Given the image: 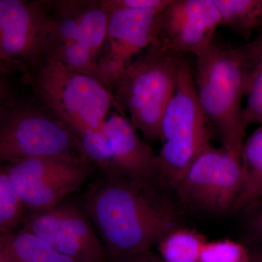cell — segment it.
Instances as JSON below:
<instances>
[{
	"label": "cell",
	"mask_w": 262,
	"mask_h": 262,
	"mask_svg": "<svg viewBox=\"0 0 262 262\" xmlns=\"http://www.w3.org/2000/svg\"><path fill=\"white\" fill-rule=\"evenodd\" d=\"M84 212L113 258L145 254L181 228L175 207L151 182L116 173H105L91 187Z\"/></svg>",
	"instance_id": "1"
},
{
	"label": "cell",
	"mask_w": 262,
	"mask_h": 262,
	"mask_svg": "<svg viewBox=\"0 0 262 262\" xmlns=\"http://www.w3.org/2000/svg\"><path fill=\"white\" fill-rule=\"evenodd\" d=\"M196 57L194 80L199 102L222 146L241 155L246 128L241 103L247 79L242 52L213 41Z\"/></svg>",
	"instance_id": "2"
},
{
	"label": "cell",
	"mask_w": 262,
	"mask_h": 262,
	"mask_svg": "<svg viewBox=\"0 0 262 262\" xmlns=\"http://www.w3.org/2000/svg\"><path fill=\"white\" fill-rule=\"evenodd\" d=\"M209 120L196 96L190 65L179 58L173 96L160 125L159 177L176 188L189 165L206 149L211 139Z\"/></svg>",
	"instance_id": "3"
},
{
	"label": "cell",
	"mask_w": 262,
	"mask_h": 262,
	"mask_svg": "<svg viewBox=\"0 0 262 262\" xmlns=\"http://www.w3.org/2000/svg\"><path fill=\"white\" fill-rule=\"evenodd\" d=\"M179 58L153 45L127 67L112 91L146 140H160L162 118L175 91Z\"/></svg>",
	"instance_id": "4"
},
{
	"label": "cell",
	"mask_w": 262,
	"mask_h": 262,
	"mask_svg": "<svg viewBox=\"0 0 262 262\" xmlns=\"http://www.w3.org/2000/svg\"><path fill=\"white\" fill-rule=\"evenodd\" d=\"M52 5V29L42 54L46 60L99 80V61L107 32L106 3L73 0Z\"/></svg>",
	"instance_id": "5"
},
{
	"label": "cell",
	"mask_w": 262,
	"mask_h": 262,
	"mask_svg": "<svg viewBox=\"0 0 262 262\" xmlns=\"http://www.w3.org/2000/svg\"><path fill=\"white\" fill-rule=\"evenodd\" d=\"M37 79L44 102L80 139L102 128L115 101L101 81L51 60L42 63Z\"/></svg>",
	"instance_id": "6"
},
{
	"label": "cell",
	"mask_w": 262,
	"mask_h": 262,
	"mask_svg": "<svg viewBox=\"0 0 262 262\" xmlns=\"http://www.w3.org/2000/svg\"><path fill=\"white\" fill-rule=\"evenodd\" d=\"M89 160L81 158H33L4 165L24 208L33 212L59 206L78 190L91 173Z\"/></svg>",
	"instance_id": "7"
},
{
	"label": "cell",
	"mask_w": 262,
	"mask_h": 262,
	"mask_svg": "<svg viewBox=\"0 0 262 262\" xmlns=\"http://www.w3.org/2000/svg\"><path fill=\"white\" fill-rule=\"evenodd\" d=\"M243 183L241 155L223 146H208L176 187L183 203L209 213L232 211Z\"/></svg>",
	"instance_id": "8"
},
{
	"label": "cell",
	"mask_w": 262,
	"mask_h": 262,
	"mask_svg": "<svg viewBox=\"0 0 262 262\" xmlns=\"http://www.w3.org/2000/svg\"><path fill=\"white\" fill-rule=\"evenodd\" d=\"M33 158L87 159L80 139L61 122L37 110L20 108L0 122V164Z\"/></svg>",
	"instance_id": "9"
},
{
	"label": "cell",
	"mask_w": 262,
	"mask_h": 262,
	"mask_svg": "<svg viewBox=\"0 0 262 262\" xmlns=\"http://www.w3.org/2000/svg\"><path fill=\"white\" fill-rule=\"evenodd\" d=\"M82 152L105 173L151 182L159 176L158 155L141 139L130 121L114 114L101 130L80 138Z\"/></svg>",
	"instance_id": "10"
},
{
	"label": "cell",
	"mask_w": 262,
	"mask_h": 262,
	"mask_svg": "<svg viewBox=\"0 0 262 262\" xmlns=\"http://www.w3.org/2000/svg\"><path fill=\"white\" fill-rule=\"evenodd\" d=\"M104 2L108 19L99 80L112 92L133 61L150 46L159 44L158 16L164 9H136L118 6L113 0Z\"/></svg>",
	"instance_id": "11"
},
{
	"label": "cell",
	"mask_w": 262,
	"mask_h": 262,
	"mask_svg": "<svg viewBox=\"0 0 262 262\" xmlns=\"http://www.w3.org/2000/svg\"><path fill=\"white\" fill-rule=\"evenodd\" d=\"M22 230L34 234L77 262H104L107 255L89 217L72 205L33 212Z\"/></svg>",
	"instance_id": "12"
},
{
	"label": "cell",
	"mask_w": 262,
	"mask_h": 262,
	"mask_svg": "<svg viewBox=\"0 0 262 262\" xmlns=\"http://www.w3.org/2000/svg\"><path fill=\"white\" fill-rule=\"evenodd\" d=\"M221 24L213 0H171L158 16V42L174 54L196 56L213 42Z\"/></svg>",
	"instance_id": "13"
},
{
	"label": "cell",
	"mask_w": 262,
	"mask_h": 262,
	"mask_svg": "<svg viewBox=\"0 0 262 262\" xmlns=\"http://www.w3.org/2000/svg\"><path fill=\"white\" fill-rule=\"evenodd\" d=\"M52 24L42 3L0 0V53L16 64L34 61L43 54Z\"/></svg>",
	"instance_id": "14"
},
{
	"label": "cell",
	"mask_w": 262,
	"mask_h": 262,
	"mask_svg": "<svg viewBox=\"0 0 262 262\" xmlns=\"http://www.w3.org/2000/svg\"><path fill=\"white\" fill-rule=\"evenodd\" d=\"M243 183L232 212L262 201V124L244 141L241 151Z\"/></svg>",
	"instance_id": "15"
},
{
	"label": "cell",
	"mask_w": 262,
	"mask_h": 262,
	"mask_svg": "<svg viewBox=\"0 0 262 262\" xmlns=\"http://www.w3.org/2000/svg\"><path fill=\"white\" fill-rule=\"evenodd\" d=\"M0 242L13 262H77L26 231L0 234Z\"/></svg>",
	"instance_id": "16"
},
{
	"label": "cell",
	"mask_w": 262,
	"mask_h": 262,
	"mask_svg": "<svg viewBox=\"0 0 262 262\" xmlns=\"http://www.w3.org/2000/svg\"><path fill=\"white\" fill-rule=\"evenodd\" d=\"M246 67L247 103L243 112L245 125L262 124V37L244 48H239Z\"/></svg>",
	"instance_id": "17"
},
{
	"label": "cell",
	"mask_w": 262,
	"mask_h": 262,
	"mask_svg": "<svg viewBox=\"0 0 262 262\" xmlns=\"http://www.w3.org/2000/svg\"><path fill=\"white\" fill-rule=\"evenodd\" d=\"M206 238L196 231L176 229L158 244L161 258L165 262H200Z\"/></svg>",
	"instance_id": "18"
},
{
	"label": "cell",
	"mask_w": 262,
	"mask_h": 262,
	"mask_svg": "<svg viewBox=\"0 0 262 262\" xmlns=\"http://www.w3.org/2000/svg\"><path fill=\"white\" fill-rule=\"evenodd\" d=\"M222 24L229 29L248 32L262 24V0H213Z\"/></svg>",
	"instance_id": "19"
},
{
	"label": "cell",
	"mask_w": 262,
	"mask_h": 262,
	"mask_svg": "<svg viewBox=\"0 0 262 262\" xmlns=\"http://www.w3.org/2000/svg\"><path fill=\"white\" fill-rule=\"evenodd\" d=\"M24 210L4 165L0 164V234L13 233L23 220Z\"/></svg>",
	"instance_id": "20"
},
{
	"label": "cell",
	"mask_w": 262,
	"mask_h": 262,
	"mask_svg": "<svg viewBox=\"0 0 262 262\" xmlns=\"http://www.w3.org/2000/svg\"><path fill=\"white\" fill-rule=\"evenodd\" d=\"M200 262H249V251L244 245L229 239L206 242Z\"/></svg>",
	"instance_id": "21"
},
{
	"label": "cell",
	"mask_w": 262,
	"mask_h": 262,
	"mask_svg": "<svg viewBox=\"0 0 262 262\" xmlns=\"http://www.w3.org/2000/svg\"><path fill=\"white\" fill-rule=\"evenodd\" d=\"M246 241L251 245H262V204L246 222Z\"/></svg>",
	"instance_id": "22"
},
{
	"label": "cell",
	"mask_w": 262,
	"mask_h": 262,
	"mask_svg": "<svg viewBox=\"0 0 262 262\" xmlns=\"http://www.w3.org/2000/svg\"><path fill=\"white\" fill-rule=\"evenodd\" d=\"M171 0H113L114 3L124 8L136 9L163 10Z\"/></svg>",
	"instance_id": "23"
},
{
	"label": "cell",
	"mask_w": 262,
	"mask_h": 262,
	"mask_svg": "<svg viewBox=\"0 0 262 262\" xmlns=\"http://www.w3.org/2000/svg\"><path fill=\"white\" fill-rule=\"evenodd\" d=\"M248 248L249 262H262V245H251Z\"/></svg>",
	"instance_id": "24"
},
{
	"label": "cell",
	"mask_w": 262,
	"mask_h": 262,
	"mask_svg": "<svg viewBox=\"0 0 262 262\" xmlns=\"http://www.w3.org/2000/svg\"><path fill=\"white\" fill-rule=\"evenodd\" d=\"M0 262H13L1 242H0Z\"/></svg>",
	"instance_id": "25"
},
{
	"label": "cell",
	"mask_w": 262,
	"mask_h": 262,
	"mask_svg": "<svg viewBox=\"0 0 262 262\" xmlns=\"http://www.w3.org/2000/svg\"><path fill=\"white\" fill-rule=\"evenodd\" d=\"M145 254H143L142 256L139 257L140 262H165L161 258L156 257V256H153L151 255Z\"/></svg>",
	"instance_id": "26"
},
{
	"label": "cell",
	"mask_w": 262,
	"mask_h": 262,
	"mask_svg": "<svg viewBox=\"0 0 262 262\" xmlns=\"http://www.w3.org/2000/svg\"><path fill=\"white\" fill-rule=\"evenodd\" d=\"M10 64H16V63H13L0 53V71L3 70L5 67H7V66Z\"/></svg>",
	"instance_id": "27"
},
{
	"label": "cell",
	"mask_w": 262,
	"mask_h": 262,
	"mask_svg": "<svg viewBox=\"0 0 262 262\" xmlns=\"http://www.w3.org/2000/svg\"><path fill=\"white\" fill-rule=\"evenodd\" d=\"M6 96V89L3 81L0 80V108H1L2 104H3V101Z\"/></svg>",
	"instance_id": "28"
},
{
	"label": "cell",
	"mask_w": 262,
	"mask_h": 262,
	"mask_svg": "<svg viewBox=\"0 0 262 262\" xmlns=\"http://www.w3.org/2000/svg\"><path fill=\"white\" fill-rule=\"evenodd\" d=\"M119 262H140L139 261V258H135L134 257L129 258H125V259H121V261Z\"/></svg>",
	"instance_id": "29"
}]
</instances>
